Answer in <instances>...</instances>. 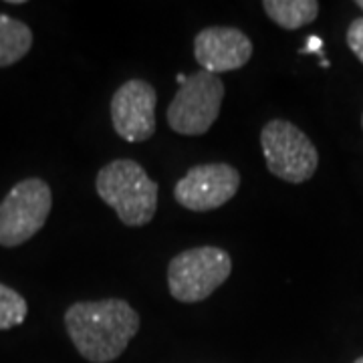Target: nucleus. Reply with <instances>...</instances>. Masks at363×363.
I'll use <instances>...</instances> for the list:
<instances>
[{
	"instance_id": "obj_1",
	"label": "nucleus",
	"mask_w": 363,
	"mask_h": 363,
	"mask_svg": "<svg viewBox=\"0 0 363 363\" xmlns=\"http://www.w3.org/2000/svg\"><path fill=\"white\" fill-rule=\"evenodd\" d=\"M142 319L123 298L79 301L65 313V329L79 355L89 363H111L138 335Z\"/></svg>"
},
{
	"instance_id": "obj_2",
	"label": "nucleus",
	"mask_w": 363,
	"mask_h": 363,
	"mask_svg": "<svg viewBox=\"0 0 363 363\" xmlns=\"http://www.w3.org/2000/svg\"><path fill=\"white\" fill-rule=\"evenodd\" d=\"M95 190L130 228L147 226L156 216L160 188L135 160L117 157L105 164L95 178Z\"/></svg>"
},
{
	"instance_id": "obj_3",
	"label": "nucleus",
	"mask_w": 363,
	"mask_h": 363,
	"mask_svg": "<svg viewBox=\"0 0 363 363\" xmlns=\"http://www.w3.org/2000/svg\"><path fill=\"white\" fill-rule=\"evenodd\" d=\"M233 272L230 255L218 247L182 250L169 260V295L180 303H200L222 286Z\"/></svg>"
},
{
	"instance_id": "obj_4",
	"label": "nucleus",
	"mask_w": 363,
	"mask_h": 363,
	"mask_svg": "<svg viewBox=\"0 0 363 363\" xmlns=\"http://www.w3.org/2000/svg\"><path fill=\"white\" fill-rule=\"evenodd\" d=\"M267 169L289 184L311 180L319 168V152L311 138L286 119H271L260 130Z\"/></svg>"
},
{
	"instance_id": "obj_5",
	"label": "nucleus",
	"mask_w": 363,
	"mask_h": 363,
	"mask_svg": "<svg viewBox=\"0 0 363 363\" xmlns=\"http://www.w3.org/2000/svg\"><path fill=\"white\" fill-rule=\"evenodd\" d=\"M224 95L226 89L218 75L208 71H196L188 75L186 83L180 85L168 105L166 119L169 130L186 138L208 133L220 116Z\"/></svg>"
},
{
	"instance_id": "obj_6",
	"label": "nucleus",
	"mask_w": 363,
	"mask_h": 363,
	"mask_svg": "<svg viewBox=\"0 0 363 363\" xmlns=\"http://www.w3.org/2000/svg\"><path fill=\"white\" fill-rule=\"evenodd\" d=\"M52 208L51 186L40 178L14 184L0 202V247L14 248L30 240L47 224Z\"/></svg>"
},
{
	"instance_id": "obj_7",
	"label": "nucleus",
	"mask_w": 363,
	"mask_h": 363,
	"mask_svg": "<svg viewBox=\"0 0 363 363\" xmlns=\"http://www.w3.org/2000/svg\"><path fill=\"white\" fill-rule=\"evenodd\" d=\"M240 190V172L224 162L198 164L174 186V198L192 212H210L230 202Z\"/></svg>"
},
{
	"instance_id": "obj_8",
	"label": "nucleus",
	"mask_w": 363,
	"mask_h": 363,
	"mask_svg": "<svg viewBox=\"0 0 363 363\" xmlns=\"http://www.w3.org/2000/svg\"><path fill=\"white\" fill-rule=\"evenodd\" d=\"M157 93L143 79H128L113 93L109 111L116 133L130 143L147 142L156 133Z\"/></svg>"
},
{
	"instance_id": "obj_9",
	"label": "nucleus",
	"mask_w": 363,
	"mask_h": 363,
	"mask_svg": "<svg viewBox=\"0 0 363 363\" xmlns=\"http://www.w3.org/2000/svg\"><path fill=\"white\" fill-rule=\"evenodd\" d=\"M252 52V40L236 26H206L194 39L196 63L212 75L242 69Z\"/></svg>"
},
{
	"instance_id": "obj_10",
	"label": "nucleus",
	"mask_w": 363,
	"mask_h": 363,
	"mask_svg": "<svg viewBox=\"0 0 363 363\" xmlns=\"http://www.w3.org/2000/svg\"><path fill=\"white\" fill-rule=\"evenodd\" d=\"M262 9L274 25L285 30H297L317 21L321 6L317 0H264Z\"/></svg>"
},
{
	"instance_id": "obj_11",
	"label": "nucleus",
	"mask_w": 363,
	"mask_h": 363,
	"mask_svg": "<svg viewBox=\"0 0 363 363\" xmlns=\"http://www.w3.org/2000/svg\"><path fill=\"white\" fill-rule=\"evenodd\" d=\"M33 47V30L23 21L0 13V67L18 63Z\"/></svg>"
},
{
	"instance_id": "obj_12",
	"label": "nucleus",
	"mask_w": 363,
	"mask_h": 363,
	"mask_svg": "<svg viewBox=\"0 0 363 363\" xmlns=\"http://www.w3.org/2000/svg\"><path fill=\"white\" fill-rule=\"evenodd\" d=\"M26 315H28L26 298L11 286L0 283V331H9L25 323Z\"/></svg>"
},
{
	"instance_id": "obj_13",
	"label": "nucleus",
	"mask_w": 363,
	"mask_h": 363,
	"mask_svg": "<svg viewBox=\"0 0 363 363\" xmlns=\"http://www.w3.org/2000/svg\"><path fill=\"white\" fill-rule=\"evenodd\" d=\"M347 47L350 51L359 59V63H363V18H355L350 26H347Z\"/></svg>"
},
{
	"instance_id": "obj_14",
	"label": "nucleus",
	"mask_w": 363,
	"mask_h": 363,
	"mask_svg": "<svg viewBox=\"0 0 363 363\" xmlns=\"http://www.w3.org/2000/svg\"><path fill=\"white\" fill-rule=\"evenodd\" d=\"M321 49H323V40L313 35L309 37V43L301 49V52H321Z\"/></svg>"
},
{
	"instance_id": "obj_15",
	"label": "nucleus",
	"mask_w": 363,
	"mask_h": 363,
	"mask_svg": "<svg viewBox=\"0 0 363 363\" xmlns=\"http://www.w3.org/2000/svg\"><path fill=\"white\" fill-rule=\"evenodd\" d=\"M355 6H357V9H362V11H363V0H355Z\"/></svg>"
},
{
	"instance_id": "obj_16",
	"label": "nucleus",
	"mask_w": 363,
	"mask_h": 363,
	"mask_svg": "<svg viewBox=\"0 0 363 363\" xmlns=\"http://www.w3.org/2000/svg\"><path fill=\"white\" fill-rule=\"evenodd\" d=\"M353 363H363V355H362V357H357V359H355Z\"/></svg>"
},
{
	"instance_id": "obj_17",
	"label": "nucleus",
	"mask_w": 363,
	"mask_h": 363,
	"mask_svg": "<svg viewBox=\"0 0 363 363\" xmlns=\"http://www.w3.org/2000/svg\"><path fill=\"white\" fill-rule=\"evenodd\" d=\"M362 125H363V117H362Z\"/></svg>"
}]
</instances>
